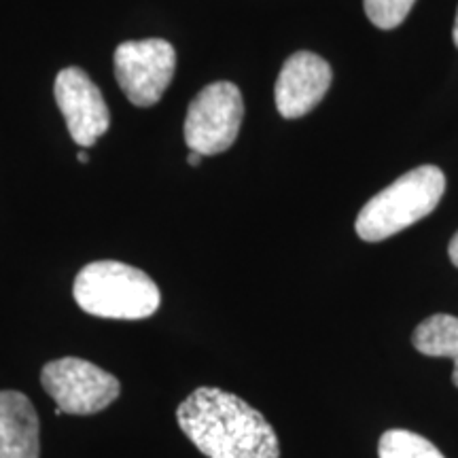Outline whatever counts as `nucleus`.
Returning <instances> with one entry per match:
<instances>
[{"label":"nucleus","mask_w":458,"mask_h":458,"mask_svg":"<svg viewBox=\"0 0 458 458\" xmlns=\"http://www.w3.org/2000/svg\"><path fill=\"white\" fill-rule=\"evenodd\" d=\"M202 157L204 156H199V153H196V151H189L187 162H189V165H193V168H198V165L202 164Z\"/></svg>","instance_id":"4468645a"},{"label":"nucleus","mask_w":458,"mask_h":458,"mask_svg":"<svg viewBox=\"0 0 458 458\" xmlns=\"http://www.w3.org/2000/svg\"><path fill=\"white\" fill-rule=\"evenodd\" d=\"M77 159H79V162H81V164H88V162H89V153L85 151V148H81V151L77 153Z\"/></svg>","instance_id":"2eb2a0df"},{"label":"nucleus","mask_w":458,"mask_h":458,"mask_svg":"<svg viewBox=\"0 0 458 458\" xmlns=\"http://www.w3.org/2000/svg\"><path fill=\"white\" fill-rule=\"evenodd\" d=\"M0 458H41V422L20 391H0Z\"/></svg>","instance_id":"1a4fd4ad"},{"label":"nucleus","mask_w":458,"mask_h":458,"mask_svg":"<svg viewBox=\"0 0 458 458\" xmlns=\"http://www.w3.org/2000/svg\"><path fill=\"white\" fill-rule=\"evenodd\" d=\"M54 96L66 119L71 139L79 147L96 145V140L111 128V111L105 96L83 68L68 66L57 72Z\"/></svg>","instance_id":"0eeeda50"},{"label":"nucleus","mask_w":458,"mask_h":458,"mask_svg":"<svg viewBox=\"0 0 458 458\" xmlns=\"http://www.w3.org/2000/svg\"><path fill=\"white\" fill-rule=\"evenodd\" d=\"M114 79L131 105L153 106L174 77L176 51L164 38L125 41L114 49Z\"/></svg>","instance_id":"423d86ee"},{"label":"nucleus","mask_w":458,"mask_h":458,"mask_svg":"<svg viewBox=\"0 0 458 458\" xmlns=\"http://www.w3.org/2000/svg\"><path fill=\"white\" fill-rule=\"evenodd\" d=\"M444 191L445 176L437 165H420L410 170L360 208L354 229L365 242L391 238L431 215Z\"/></svg>","instance_id":"7ed1b4c3"},{"label":"nucleus","mask_w":458,"mask_h":458,"mask_svg":"<svg viewBox=\"0 0 458 458\" xmlns=\"http://www.w3.org/2000/svg\"><path fill=\"white\" fill-rule=\"evenodd\" d=\"M331 66L312 51H297L284 62L276 79L274 100L284 119H300L308 114L331 88Z\"/></svg>","instance_id":"6e6552de"},{"label":"nucleus","mask_w":458,"mask_h":458,"mask_svg":"<svg viewBox=\"0 0 458 458\" xmlns=\"http://www.w3.org/2000/svg\"><path fill=\"white\" fill-rule=\"evenodd\" d=\"M411 344L427 357H445L454 360L452 382L458 388V317L452 314H433L422 320L411 334Z\"/></svg>","instance_id":"9d476101"},{"label":"nucleus","mask_w":458,"mask_h":458,"mask_svg":"<svg viewBox=\"0 0 458 458\" xmlns=\"http://www.w3.org/2000/svg\"><path fill=\"white\" fill-rule=\"evenodd\" d=\"M74 301L98 318L142 320L159 310L162 293L151 276L122 261H94L77 274Z\"/></svg>","instance_id":"f03ea898"},{"label":"nucleus","mask_w":458,"mask_h":458,"mask_svg":"<svg viewBox=\"0 0 458 458\" xmlns=\"http://www.w3.org/2000/svg\"><path fill=\"white\" fill-rule=\"evenodd\" d=\"M176 422L208 458H280L278 435L266 416L223 388H196L176 408Z\"/></svg>","instance_id":"f257e3e1"},{"label":"nucleus","mask_w":458,"mask_h":458,"mask_svg":"<svg viewBox=\"0 0 458 458\" xmlns=\"http://www.w3.org/2000/svg\"><path fill=\"white\" fill-rule=\"evenodd\" d=\"M452 38H454V45L458 47V11H456V20H454V30H452Z\"/></svg>","instance_id":"dca6fc26"},{"label":"nucleus","mask_w":458,"mask_h":458,"mask_svg":"<svg viewBox=\"0 0 458 458\" xmlns=\"http://www.w3.org/2000/svg\"><path fill=\"white\" fill-rule=\"evenodd\" d=\"M448 253H450V259H452V263H454V266L458 267V232L454 233V238L450 240Z\"/></svg>","instance_id":"ddd939ff"},{"label":"nucleus","mask_w":458,"mask_h":458,"mask_svg":"<svg viewBox=\"0 0 458 458\" xmlns=\"http://www.w3.org/2000/svg\"><path fill=\"white\" fill-rule=\"evenodd\" d=\"M244 119V100L238 85L216 81L206 85L187 108L185 142L189 151L216 156L238 139Z\"/></svg>","instance_id":"39448f33"},{"label":"nucleus","mask_w":458,"mask_h":458,"mask_svg":"<svg viewBox=\"0 0 458 458\" xmlns=\"http://www.w3.org/2000/svg\"><path fill=\"white\" fill-rule=\"evenodd\" d=\"M41 385L55 401V414L91 416L117 401L122 385L113 374L85 359L64 357L47 363Z\"/></svg>","instance_id":"20e7f679"},{"label":"nucleus","mask_w":458,"mask_h":458,"mask_svg":"<svg viewBox=\"0 0 458 458\" xmlns=\"http://www.w3.org/2000/svg\"><path fill=\"white\" fill-rule=\"evenodd\" d=\"M377 456L380 458H445L435 445L422 435L405 431V428H391L377 442Z\"/></svg>","instance_id":"9b49d317"},{"label":"nucleus","mask_w":458,"mask_h":458,"mask_svg":"<svg viewBox=\"0 0 458 458\" xmlns=\"http://www.w3.org/2000/svg\"><path fill=\"white\" fill-rule=\"evenodd\" d=\"M416 0H363L369 21L380 30H393L410 15Z\"/></svg>","instance_id":"f8f14e48"}]
</instances>
